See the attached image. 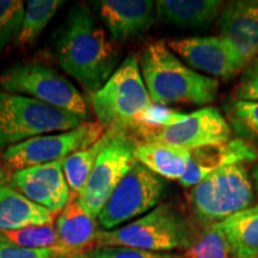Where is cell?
Segmentation results:
<instances>
[{
    "label": "cell",
    "instance_id": "cell-2",
    "mask_svg": "<svg viewBox=\"0 0 258 258\" xmlns=\"http://www.w3.org/2000/svg\"><path fill=\"white\" fill-rule=\"evenodd\" d=\"M140 67L154 104L205 105L217 98L218 80L183 63L164 41L152 42L145 48Z\"/></svg>",
    "mask_w": 258,
    "mask_h": 258
},
{
    "label": "cell",
    "instance_id": "cell-21",
    "mask_svg": "<svg viewBox=\"0 0 258 258\" xmlns=\"http://www.w3.org/2000/svg\"><path fill=\"white\" fill-rule=\"evenodd\" d=\"M233 258L258 257V205L219 222Z\"/></svg>",
    "mask_w": 258,
    "mask_h": 258
},
{
    "label": "cell",
    "instance_id": "cell-19",
    "mask_svg": "<svg viewBox=\"0 0 258 258\" xmlns=\"http://www.w3.org/2000/svg\"><path fill=\"white\" fill-rule=\"evenodd\" d=\"M218 0H159L156 2V15L165 23L184 29H202L220 14Z\"/></svg>",
    "mask_w": 258,
    "mask_h": 258
},
{
    "label": "cell",
    "instance_id": "cell-10",
    "mask_svg": "<svg viewBox=\"0 0 258 258\" xmlns=\"http://www.w3.org/2000/svg\"><path fill=\"white\" fill-rule=\"evenodd\" d=\"M164 191V179L135 160L99 213L97 218L99 225L104 231L118 228L151 211L160 201Z\"/></svg>",
    "mask_w": 258,
    "mask_h": 258
},
{
    "label": "cell",
    "instance_id": "cell-24",
    "mask_svg": "<svg viewBox=\"0 0 258 258\" xmlns=\"http://www.w3.org/2000/svg\"><path fill=\"white\" fill-rule=\"evenodd\" d=\"M0 240L8 241V243L24 247V249L62 247L54 222L29 226V227L21 228V230L0 231Z\"/></svg>",
    "mask_w": 258,
    "mask_h": 258
},
{
    "label": "cell",
    "instance_id": "cell-35",
    "mask_svg": "<svg viewBox=\"0 0 258 258\" xmlns=\"http://www.w3.org/2000/svg\"><path fill=\"white\" fill-rule=\"evenodd\" d=\"M173 258H179V257H173Z\"/></svg>",
    "mask_w": 258,
    "mask_h": 258
},
{
    "label": "cell",
    "instance_id": "cell-32",
    "mask_svg": "<svg viewBox=\"0 0 258 258\" xmlns=\"http://www.w3.org/2000/svg\"><path fill=\"white\" fill-rule=\"evenodd\" d=\"M251 178H252L254 185H256V190L258 194V159L254 161L252 169H251Z\"/></svg>",
    "mask_w": 258,
    "mask_h": 258
},
{
    "label": "cell",
    "instance_id": "cell-17",
    "mask_svg": "<svg viewBox=\"0 0 258 258\" xmlns=\"http://www.w3.org/2000/svg\"><path fill=\"white\" fill-rule=\"evenodd\" d=\"M55 227L61 246L70 252H86V249L96 245V219L82 207L77 194L72 191L66 207L56 219Z\"/></svg>",
    "mask_w": 258,
    "mask_h": 258
},
{
    "label": "cell",
    "instance_id": "cell-29",
    "mask_svg": "<svg viewBox=\"0 0 258 258\" xmlns=\"http://www.w3.org/2000/svg\"><path fill=\"white\" fill-rule=\"evenodd\" d=\"M70 251L63 247L50 249H24L8 241L0 240V258H57Z\"/></svg>",
    "mask_w": 258,
    "mask_h": 258
},
{
    "label": "cell",
    "instance_id": "cell-33",
    "mask_svg": "<svg viewBox=\"0 0 258 258\" xmlns=\"http://www.w3.org/2000/svg\"><path fill=\"white\" fill-rule=\"evenodd\" d=\"M57 258H90V254L86 252H69L61 254V256Z\"/></svg>",
    "mask_w": 258,
    "mask_h": 258
},
{
    "label": "cell",
    "instance_id": "cell-25",
    "mask_svg": "<svg viewBox=\"0 0 258 258\" xmlns=\"http://www.w3.org/2000/svg\"><path fill=\"white\" fill-rule=\"evenodd\" d=\"M224 109L231 128L241 140L258 143V102L230 99Z\"/></svg>",
    "mask_w": 258,
    "mask_h": 258
},
{
    "label": "cell",
    "instance_id": "cell-3",
    "mask_svg": "<svg viewBox=\"0 0 258 258\" xmlns=\"http://www.w3.org/2000/svg\"><path fill=\"white\" fill-rule=\"evenodd\" d=\"M195 239L188 220L172 205L163 203L128 225L98 231L95 246H123L163 253L188 250Z\"/></svg>",
    "mask_w": 258,
    "mask_h": 258
},
{
    "label": "cell",
    "instance_id": "cell-20",
    "mask_svg": "<svg viewBox=\"0 0 258 258\" xmlns=\"http://www.w3.org/2000/svg\"><path fill=\"white\" fill-rule=\"evenodd\" d=\"M134 159L159 177L180 179L190 160V151L159 141H140L134 151Z\"/></svg>",
    "mask_w": 258,
    "mask_h": 258
},
{
    "label": "cell",
    "instance_id": "cell-18",
    "mask_svg": "<svg viewBox=\"0 0 258 258\" xmlns=\"http://www.w3.org/2000/svg\"><path fill=\"white\" fill-rule=\"evenodd\" d=\"M55 214L11 186L0 189V231H14L35 225L51 224Z\"/></svg>",
    "mask_w": 258,
    "mask_h": 258
},
{
    "label": "cell",
    "instance_id": "cell-28",
    "mask_svg": "<svg viewBox=\"0 0 258 258\" xmlns=\"http://www.w3.org/2000/svg\"><path fill=\"white\" fill-rule=\"evenodd\" d=\"M25 14L21 0H0V49L17 40Z\"/></svg>",
    "mask_w": 258,
    "mask_h": 258
},
{
    "label": "cell",
    "instance_id": "cell-11",
    "mask_svg": "<svg viewBox=\"0 0 258 258\" xmlns=\"http://www.w3.org/2000/svg\"><path fill=\"white\" fill-rule=\"evenodd\" d=\"M232 128L219 109L203 106L188 114L184 121L172 127L141 135L143 141H159L185 150L225 144L230 141Z\"/></svg>",
    "mask_w": 258,
    "mask_h": 258
},
{
    "label": "cell",
    "instance_id": "cell-13",
    "mask_svg": "<svg viewBox=\"0 0 258 258\" xmlns=\"http://www.w3.org/2000/svg\"><path fill=\"white\" fill-rule=\"evenodd\" d=\"M63 160L14 171L9 178L10 186L54 214L61 213L71 195L63 173Z\"/></svg>",
    "mask_w": 258,
    "mask_h": 258
},
{
    "label": "cell",
    "instance_id": "cell-7",
    "mask_svg": "<svg viewBox=\"0 0 258 258\" xmlns=\"http://www.w3.org/2000/svg\"><path fill=\"white\" fill-rule=\"evenodd\" d=\"M0 89L31 97L86 118L88 104L78 89L49 64L15 63L0 73Z\"/></svg>",
    "mask_w": 258,
    "mask_h": 258
},
{
    "label": "cell",
    "instance_id": "cell-5",
    "mask_svg": "<svg viewBox=\"0 0 258 258\" xmlns=\"http://www.w3.org/2000/svg\"><path fill=\"white\" fill-rule=\"evenodd\" d=\"M84 120L80 115L0 89V152L28 139L71 131Z\"/></svg>",
    "mask_w": 258,
    "mask_h": 258
},
{
    "label": "cell",
    "instance_id": "cell-26",
    "mask_svg": "<svg viewBox=\"0 0 258 258\" xmlns=\"http://www.w3.org/2000/svg\"><path fill=\"white\" fill-rule=\"evenodd\" d=\"M179 258H233L220 225L208 226Z\"/></svg>",
    "mask_w": 258,
    "mask_h": 258
},
{
    "label": "cell",
    "instance_id": "cell-36",
    "mask_svg": "<svg viewBox=\"0 0 258 258\" xmlns=\"http://www.w3.org/2000/svg\"><path fill=\"white\" fill-rule=\"evenodd\" d=\"M257 258H258V257H257Z\"/></svg>",
    "mask_w": 258,
    "mask_h": 258
},
{
    "label": "cell",
    "instance_id": "cell-27",
    "mask_svg": "<svg viewBox=\"0 0 258 258\" xmlns=\"http://www.w3.org/2000/svg\"><path fill=\"white\" fill-rule=\"evenodd\" d=\"M186 116L188 114H183V112L176 111L173 109L152 103L139 115L132 131L137 132L139 137H141L146 133H152V132L180 123L185 120Z\"/></svg>",
    "mask_w": 258,
    "mask_h": 258
},
{
    "label": "cell",
    "instance_id": "cell-22",
    "mask_svg": "<svg viewBox=\"0 0 258 258\" xmlns=\"http://www.w3.org/2000/svg\"><path fill=\"white\" fill-rule=\"evenodd\" d=\"M111 134V129H108L97 143L88 148L77 151L63 160V173L71 191L77 195L82 191L95 166L97 158L108 144Z\"/></svg>",
    "mask_w": 258,
    "mask_h": 258
},
{
    "label": "cell",
    "instance_id": "cell-30",
    "mask_svg": "<svg viewBox=\"0 0 258 258\" xmlns=\"http://www.w3.org/2000/svg\"><path fill=\"white\" fill-rule=\"evenodd\" d=\"M238 101L258 102V56L245 67L235 89Z\"/></svg>",
    "mask_w": 258,
    "mask_h": 258
},
{
    "label": "cell",
    "instance_id": "cell-1",
    "mask_svg": "<svg viewBox=\"0 0 258 258\" xmlns=\"http://www.w3.org/2000/svg\"><path fill=\"white\" fill-rule=\"evenodd\" d=\"M57 62L90 95L108 82L120 62V50L106 36L91 9L73 6L56 41Z\"/></svg>",
    "mask_w": 258,
    "mask_h": 258
},
{
    "label": "cell",
    "instance_id": "cell-16",
    "mask_svg": "<svg viewBox=\"0 0 258 258\" xmlns=\"http://www.w3.org/2000/svg\"><path fill=\"white\" fill-rule=\"evenodd\" d=\"M221 36L239 54L246 66L258 56V0L233 2L219 19Z\"/></svg>",
    "mask_w": 258,
    "mask_h": 258
},
{
    "label": "cell",
    "instance_id": "cell-6",
    "mask_svg": "<svg viewBox=\"0 0 258 258\" xmlns=\"http://www.w3.org/2000/svg\"><path fill=\"white\" fill-rule=\"evenodd\" d=\"M252 179L243 164L225 166L206 177L190 194L195 217L211 226L249 208L253 201Z\"/></svg>",
    "mask_w": 258,
    "mask_h": 258
},
{
    "label": "cell",
    "instance_id": "cell-8",
    "mask_svg": "<svg viewBox=\"0 0 258 258\" xmlns=\"http://www.w3.org/2000/svg\"><path fill=\"white\" fill-rule=\"evenodd\" d=\"M108 144L97 158L90 177L78 195L82 207L98 218L110 195L134 164V151L138 141L125 129H111Z\"/></svg>",
    "mask_w": 258,
    "mask_h": 258
},
{
    "label": "cell",
    "instance_id": "cell-23",
    "mask_svg": "<svg viewBox=\"0 0 258 258\" xmlns=\"http://www.w3.org/2000/svg\"><path fill=\"white\" fill-rule=\"evenodd\" d=\"M62 5V0H29L27 2L23 24L16 40L18 46H32Z\"/></svg>",
    "mask_w": 258,
    "mask_h": 258
},
{
    "label": "cell",
    "instance_id": "cell-4",
    "mask_svg": "<svg viewBox=\"0 0 258 258\" xmlns=\"http://www.w3.org/2000/svg\"><path fill=\"white\" fill-rule=\"evenodd\" d=\"M97 121L108 129H133L139 115L152 104L137 55L129 54L98 91L90 95Z\"/></svg>",
    "mask_w": 258,
    "mask_h": 258
},
{
    "label": "cell",
    "instance_id": "cell-15",
    "mask_svg": "<svg viewBox=\"0 0 258 258\" xmlns=\"http://www.w3.org/2000/svg\"><path fill=\"white\" fill-rule=\"evenodd\" d=\"M93 5L115 41L139 37L156 19V3L150 0H99Z\"/></svg>",
    "mask_w": 258,
    "mask_h": 258
},
{
    "label": "cell",
    "instance_id": "cell-34",
    "mask_svg": "<svg viewBox=\"0 0 258 258\" xmlns=\"http://www.w3.org/2000/svg\"><path fill=\"white\" fill-rule=\"evenodd\" d=\"M9 178H8V173H6L5 170H3L2 167H0V189L4 188L6 185V182H8Z\"/></svg>",
    "mask_w": 258,
    "mask_h": 258
},
{
    "label": "cell",
    "instance_id": "cell-14",
    "mask_svg": "<svg viewBox=\"0 0 258 258\" xmlns=\"http://www.w3.org/2000/svg\"><path fill=\"white\" fill-rule=\"evenodd\" d=\"M257 159L258 150L241 139L195 148L190 151L188 167L179 182L184 188H191L222 167L256 161Z\"/></svg>",
    "mask_w": 258,
    "mask_h": 258
},
{
    "label": "cell",
    "instance_id": "cell-12",
    "mask_svg": "<svg viewBox=\"0 0 258 258\" xmlns=\"http://www.w3.org/2000/svg\"><path fill=\"white\" fill-rule=\"evenodd\" d=\"M167 47L194 69L221 79H231L246 63L221 36H200L171 40Z\"/></svg>",
    "mask_w": 258,
    "mask_h": 258
},
{
    "label": "cell",
    "instance_id": "cell-31",
    "mask_svg": "<svg viewBox=\"0 0 258 258\" xmlns=\"http://www.w3.org/2000/svg\"><path fill=\"white\" fill-rule=\"evenodd\" d=\"M89 254L90 258H173L167 253L148 252L123 246L95 247Z\"/></svg>",
    "mask_w": 258,
    "mask_h": 258
},
{
    "label": "cell",
    "instance_id": "cell-9",
    "mask_svg": "<svg viewBox=\"0 0 258 258\" xmlns=\"http://www.w3.org/2000/svg\"><path fill=\"white\" fill-rule=\"evenodd\" d=\"M105 132L98 121L84 122L71 131L40 135L12 145L2 153V160L8 169L15 171L63 160L97 143Z\"/></svg>",
    "mask_w": 258,
    "mask_h": 258
}]
</instances>
